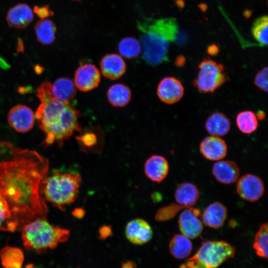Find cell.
<instances>
[{
    "label": "cell",
    "mask_w": 268,
    "mask_h": 268,
    "mask_svg": "<svg viewBox=\"0 0 268 268\" xmlns=\"http://www.w3.org/2000/svg\"><path fill=\"white\" fill-rule=\"evenodd\" d=\"M49 167L48 159L37 152L0 142V195L10 214L3 231L21 230L27 223L46 218L41 185Z\"/></svg>",
    "instance_id": "cell-1"
},
{
    "label": "cell",
    "mask_w": 268,
    "mask_h": 268,
    "mask_svg": "<svg viewBox=\"0 0 268 268\" xmlns=\"http://www.w3.org/2000/svg\"><path fill=\"white\" fill-rule=\"evenodd\" d=\"M51 82H43L37 88L41 103L35 113L40 129L45 135L43 145L48 146L57 142L60 146L76 131H80L79 112L69 103L54 98L51 92Z\"/></svg>",
    "instance_id": "cell-2"
},
{
    "label": "cell",
    "mask_w": 268,
    "mask_h": 268,
    "mask_svg": "<svg viewBox=\"0 0 268 268\" xmlns=\"http://www.w3.org/2000/svg\"><path fill=\"white\" fill-rule=\"evenodd\" d=\"M142 56L148 64L155 66L168 61L169 44L176 39L178 24L173 17H143L137 20Z\"/></svg>",
    "instance_id": "cell-3"
},
{
    "label": "cell",
    "mask_w": 268,
    "mask_h": 268,
    "mask_svg": "<svg viewBox=\"0 0 268 268\" xmlns=\"http://www.w3.org/2000/svg\"><path fill=\"white\" fill-rule=\"evenodd\" d=\"M21 230L25 248L38 254L65 242L70 234L68 229L52 225L45 219H37L27 223Z\"/></svg>",
    "instance_id": "cell-4"
},
{
    "label": "cell",
    "mask_w": 268,
    "mask_h": 268,
    "mask_svg": "<svg viewBox=\"0 0 268 268\" xmlns=\"http://www.w3.org/2000/svg\"><path fill=\"white\" fill-rule=\"evenodd\" d=\"M81 182L78 173L55 170L43 180L42 193L48 201L63 210L77 199Z\"/></svg>",
    "instance_id": "cell-5"
},
{
    "label": "cell",
    "mask_w": 268,
    "mask_h": 268,
    "mask_svg": "<svg viewBox=\"0 0 268 268\" xmlns=\"http://www.w3.org/2000/svg\"><path fill=\"white\" fill-rule=\"evenodd\" d=\"M235 253V248L227 242L205 241L181 268H217L225 260L233 257Z\"/></svg>",
    "instance_id": "cell-6"
},
{
    "label": "cell",
    "mask_w": 268,
    "mask_h": 268,
    "mask_svg": "<svg viewBox=\"0 0 268 268\" xmlns=\"http://www.w3.org/2000/svg\"><path fill=\"white\" fill-rule=\"evenodd\" d=\"M198 67V76L193 83L201 93H213L227 80L223 66L210 59L204 58Z\"/></svg>",
    "instance_id": "cell-7"
},
{
    "label": "cell",
    "mask_w": 268,
    "mask_h": 268,
    "mask_svg": "<svg viewBox=\"0 0 268 268\" xmlns=\"http://www.w3.org/2000/svg\"><path fill=\"white\" fill-rule=\"evenodd\" d=\"M236 190L242 199L247 201L255 202L263 196L265 185L263 180L259 176L247 174L238 180Z\"/></svg>",
    "instance_id": "cell-8"
},
{
    "label": "cell",
    "mask_w": 268,
    "mask_h": 268,
    "mask_svg": "<svg viewBox=\"0 0 268 268\" xmlns=\"http://www.w3.org/2000/svg\"><path fill=\"white\" fill-rule=\"evenodd\" d=\"M201 210L192 207L185 208L178 218V225L182 234L188 238L195 239L202 232L203 225L200 217Z\"/></svg>",
    "instance_id": "cell-9"
},
{
    "label": "cell",
    "mask_w": 268,
    "mask_h": 268,
    "mask_svg": "<svg viewBox=\"0 0 268 268\" xmlns=\"http://www.w3.org/2000/svg\"><path fill=\"white\" fill-rule=\"evenodd\" d=\"M35 119L33 111L29 107L22 104L13 107L7 115L9 125L19 133H26L31 130Z\"/></svg>",
    "instance_id": "cell-10"
},
{
    "label": "cell",
    "mask_w": 268,
    "mask_h": 268,
    "mask_svg": "<svg viewBox=\"0 0 268 268\" xmlns=\"http://www.w3.org/2000/svg\"><path fill=\"white\" fill-rule=\"evenodd\" d=\"M74 85L80 91L87 92L96 88L100 81V73L97 67L90 63L80 65L76 69Z\"/></svg>",
    "instance_id": "cell-11"
},
{
    "label": "cell",
    "mask_w": 268,
    "mask_h": 268,
    "mask_svg": "<svg viewBox=\"0 0 268 268\" xmlns=\"http://www.w3.org/2000/svg\"><path fill=\"white\" fill-rule=\"evenodd\" d=\"M157 94L163 102L173 104L182 98L184 94V87L178 79L172 76L166 77L159 83Z\"/></svg>",
    "instance_id": "cell-12"
},
{
    "label": "cell",
    "mask_w": 268,
    "mask_h": 268,
    "mask_svg": "<svg viewBox=\"0 0 268 268\" xmlns=\"http://www.w3.org/2000/svg\"><path fill=\"white\" fill-rule=\"evenodd\" d=\"M127 239L135 245H142L149 242L153 235L152 229L145 220L136 218L129 221L125 228Z\"/></svg>",
    "instance_id": "cell-13"
},
{
    "label": "cell",
    "mask_w": 268,
    "mask_h": 268,
    "mask_svg": "<svg viewBox=\"0 0 268 268\" xmlns=\"http://www.w3.org/2000/svg\"><path fill=\"white\" fill-rule=\"evenodd\" d=\"M200 151L206 159L217 161L225 157L227 153V146L225 141L220 137L210 135L201 140L200 144Z\"/></svg>",
    "instance_id": "cell-14"
},
{
    "label": "cell",
    "mask_w": 268,
    "mask_h": 268,
    "mask_svg": "<svg viewBox=\"0 0 268 268\" xmlns=\"http://www.w3.org/2000/svg\"><path fill=\"white\" fill-rule=\"evenodd\" d=\"M212 173L218 182L228 185L238 180L240 175V169L233 161L220 160L213 164Z\"/></svg>",
    "instance_id": "cell-15"
},
{
    "label": "cell",
    "mask_w": 268,
    "mask_h": 268,
    "mask_svg": "<svg viewBox=\"0 0 268 268\" xmlns=\"http://www.w3.org/2000/svg\"><path fill=\"white\" fill-rule=\"evenodd\" d=\"M169 170L168 162L161 155H152L147 159L144 164V173L146 176L154 182H162L168 175Z\"/></svg>",
    "instance_id": "cell-16"
},
{
    "label": "cell",
    "mask_w": 268,
    "mask_h": 268,
    "mask_svg": "<svg viewBox=\"0 0 268 268\" xmlns=\"http://www.w3.org/2000/svg\"><path fill=\"white\" fill-rule=\"evenodd\" d=\"M33 18L31 7L23 3H18L9 8L6 17L8 24L16 29L25 28L32 21Z\"/></svg>",
    "instance_id": "cell-17"
},
{
    "label": "cell",
    "mask_w": 268,
    "mask_h": 268,
    "mask_svg": "<svg viewBox=\"0 0 268 268\" xmlns=\"http://www.w3.org/2000/svg\"><path fill=\"white\" fill-rule=\"evenodd\" d=\"M100 66L104 76L111 80H116L121 77L126 69L124 60L116 54L104 56L100 61Z\"/></svg>",
    "instance_id": "cell-18"
},
{
    "label": "cell",
    "mask_w": 268,
    "mask_h": 268,
    "mask_svg": "<svg viewBox=\"0 0 268 268\" xmlns=\"http://www.w3.org/2000/svg\"><path fill=\"white\" fill-rule=\"evenodd\" d=\"M227 209L221 202L215 201L209 204L201 214V220L206 226L214 229L221 227L226 219Z\"/></svg>",
    "instance_id": "cell-19"
},
{
    "label": "cell",
    "mask_w": 268,
    "mask_h": 268,
    "mask_svg": "<svg viewBox=\"0 0 268 268\" xmlns=\"http://www.w3.org/2000/svg\"><path fill=\"white\" fill-rule=\"evenodd\" d=\"M174 196L177 203L185 208L192 207L197 202L200 192L195 184L190 182H183L178 186Z\"/></svg>",
    "instance_id": "cell-20"
},
{
    "label": "cell",
    "mask_w": 268,
    "mask_h": 268,
    "mask_svg": "<svg viewBox=\"0 0 268 268\" xmlns=\"http://www.w3.org/2000/svg\"><path fill=\"white\" fill-rule=\"evenodd\" d=\"M51 92L52 96L56 99L69 103L75 96L76 89L71 79L61 77L51 83Z\"/></svg>",
    "instance_id": "cell-21"
},
{
    "label": "cell",
    "mask_w": 268,
    "mask_h": 268,
    "mask_svg": "<svg viewBox=\"0 0 268 268\" xmlns=\"http://www.w3.org/2000/svg\"><path fill=\"white\" fill-rule=\"evenodd\" d=\"M205 129L211 135L221 136L226 134L230 129V122L223 113L216 112L212 113L207 119Z\"/></svg>",
    "instance_id": "cell-22"
},
{
    "label": "cell",
    "mask_w": 268,
    "mask_h": 268,
    "mask_svg": "<svg viewBox=\"0 0 268 268\" xmlns=\"http://www.w3.org/2000/svg\"><path fill=\"white\" fill-rule=\"evenodd\" d=\"M109 103L114 107H122L128 104L131 99V91L126 85L122 83L112 85L107 91Z\"/></svg>",
    "instance_id": "cell-23"
},
{
    "label": "cell",
    "mask_w": 268,
    "mask_h": 268,
    "mask_svg": "<svg viewBox=\"0 0 268 268\" xmlns=\"http://www.w3.org/2000/svg\"><path fill=\"white\" fill-rule=\"evenodd\" d=\"M56 26L52 20L43 19L37 21L35 32L37 40L44 45H49L55 40Z\"/></svg>",
    "instance_id": "cell-24"
},
{
    "label": "cell",
    "mask_w": 268,
    "mask_h": 268,
    "mask_svg": "<svg viewBox=\"0 0 268 268\" xmlns=\"http://www.w3.org/2000/svg\"><path fill=\"white\" fill-rule=\"evenodd\" d=\"M189 238L183 234H176L169 243L170 252L175 258L182 259L187 257L192 250Z\"/></svg>",
    "instance_id": "cell-25"
},
{
    "label": "cell",
    "mask_w": 268,
    "mask_h": 268,
    "mask_svg": "<svg viewBox=\"0 0 268 268\" xmlns=\"http://www.w3.org/2000/svg\"><path fill=\"white\" fill-rule=\"evenodd\" d=\"M0 257L4 268H21L24 260L22 251L19 248L5 246L0 252Z\"/></svg>",
    "instance_id": "cell-26"
},
{
    "label": "cell",
    "mask_w": 268,
    "mask_h": 268,
    "mask_svg": "<svg viewBox=\"0 0 268 268\" xmlns=\"http://www.w3.org/2000/svg\"><path fill=\"white\" fill-rule=\"evenodd\" d=\"M236 125L242 133L251 134L255 132L258 127V122L255 114L251 111H244L238 114Z\"/></svg>",
    "instance_id": "cell-27"
},
{
    "label": "cell",
    "mask_w": 268,
    "mask_h": 268,
    "mask_svg": "<svg viewBox=\"0 0 268 268\" xmlns=\"http://www.w3.org/2000/svg\"><path fill=\"white\" fill-rule=\"evenodd\" d=\"M118 50L121 56L128 59L137 58L141 52L140 42L136 38L127 37L119 43Z\"/></svg>",
    "instance_id": "cell-28"
},
{
    "label": "cell",
    "mask_w": 268,
    "mask_h": 268,
    "mask_svg": "<svg viewBox=\"0 0 268 268\" xmlns=\"http://www.w3.org/2000/svg\"><path fill=\"white\" fill-rule=\"evenodd\" d=\"M268 223L262 224L256 234L253 248L256 254L263 258H268Z\"/></svg>",
    "instance_id": "cell-29"
},
{
    "label": "cell",
    "mask_w": 268,
    "mask_h": 268,
    "mask_svg": "<svg viewBox=\"0 0 268 268\" xmlns=\"http://www.w3.org/2000/svg\"><path fill=\"white\" fill-rule=\"evenodd\" d=\"M268 18L263 16L255 20L252 27V34L261 46L268 44Z\"/></svg>",
    "instance_id": "cell-30"
},
{
    "label": "cell",
    "mask_w": 268,
    "mask_h": 268,
    "mask_svg": "<svg viewBox=\"0 0 268 268\" xmlns=\"http://www.w3.org/2000/svg\"><path fill=\"white\" fill-rule=\"evenodd\" d=\"M98 131L94 129H86L81 131L76 137L80 146L84 150H93L97 146L99 137Z\"/></svg>",
    "instance_id": "cell-31"
},
{
    "label": "cell",
    "mask_w": 268,
    "mask_h": 268,
    "mask_svg": "<svg viewBox=\"0 0 268 268\" xmlns=\"http://www.w3.org/2000/svg\"><path fill=\"white\" fill-rule=\"evenodd\" d=\"M182 209L184 208L177 203H171L159 209L155 215V219L158 221L168 220L173 218Z\"/></svg>",
    "instance_id": "cell-32"
},
{
    "label": "cell",
    "mask_w": 268,
    "mask_h": 268,
    "mask_svg": "<svg viewBox=\"0 0 268 268\" xmlns=\"http://www.w3.org/2000/svg\"><path fill=\"white\" fill-rule=\"evenodd\" d=\"M268 67H266L258 72L254 78L256 86L265 92H267L268 88Z\"/></svg>",
    "instance_id": "cell-33"
},
{
    "label": "cell",
    "mask_w": 268,
    "mask_h": 268,
    "mask_svg": "<svg viewBox=\"0 0 268 268\" xmlns=\"http://www.w3.org/2000/svg\"><path fill=\"white\" fill-rule=\"evenodd\" d=\"M10 217L8 205L0 195V230H3L4 228Z\"/></svg>",
    "instance_id": "cell-34"
},
{
    "label": "cell",
    "mask_w": 268,
    "mask_h": 268,
    "mask_svg": "<svg viewBox=\"0 0 268 268\" xmlns=\"http://www.w3.org/2000/svg\"><path fill=\"white\" fill-rule=\"evenodd\" d=\"M34 12L41 19L52 16L54 15V12L47 5L42 6H35L34 7Z\"/></svg>",
    "instance_id": "cell-35"
},
{
    "label": "cell",
    "mask_w": 268,
    "mask_h": 268,
    "mask_svg": "<svg viewBox=\"0 0 268 268\" xmlns=\"http://www.w3.org/2000/svg\"><path fill=\"white\" fill-rule=\"evenodd\" d=\"M99 238L104 240L112 235L113 232L110 226L103 225L100 227L98 231Z\"/></svg>",
    "instance_id": "cell-36"
},
{
    "label": "cell",
    "mask_w": 268,
    "mask_h": 268,
    "mask_svg": "<svg viewBox=\"0 0 268 268\" xmlns=\"http://www.w3.org/2000/svg\"><path fill=\"white\" fill-rule=\"evenodd\" d=\"M72 214L75 218L81 219L84 216L85 211L82 207H76L73 210Z\"/></svg>",
    "instance_id": "cell-37"
},
{
    "label": "cell",
    "mask_w": 268,
    "mask_h": 268,
    "mask_svg": "<svg viewBox=\"0 0 268 268\" xmlns=\"http://www.w3.org/2000/svg\"><path fill=\"white\" fill-rule=\"evenodd\" d=\"M219 52V48L215 44H211L207 48V54L212 56H216Z\"/></svg>",
    "instance_id": "cell-38"
},
{
    "label": "cell",
    "mask_w": 268,
    "mask_h": 268,
    "mask_svg": "<svg viewBox=\"0 0 268 268\" xmlns=\"http://www.w3.org/2000/svg\"><path fill=\"white\" fill-rule=\"evenodd\" d=\"M186 62V59L182 55L178 56L175 60V64L177 67H181L183 66Z\"/></svg>",
    "instance_id": "cell-39"
},
{
    "label": "cell",
    "mask_w": 268,
    "mask_h": 268,
    "mask_svg": "<svg viewBox=\"0 0 268 268\" xmlns=\"http://www.w3.org/2000/svg\"><path fill=\"white\" fill-rule=\"evenodd\" d=\"M134 266L133 263L128 262L123 264L122 268H134Z\"/></svg>",
    "instance_id": "cell-40"
},
{
    "label": "cell",
    "mask_w": 268,
    "mask_h": 268,
    "mask_svg": "<svg viewBox=\"0 0 268 268\" xmlns=\"http://www.w3.org/2000/svg\"><path fill=\"white\" fill-rule=\"evenodd\" d=\"M256 116L257 117V119H259L260 120L264 119L266 116L265 113H264V112L262 111H259L257 113V115H256Z\"/></svg>",
    "instance_id": "cell-41"
},
{
    "label": "cell",
    "mask_w": 268,
    "mask_h": 268,
    "mask_svg": "<svg viewBox=\"0 0 268 268\" xmlns=\"http://www.w3.org/2000/svg\"><path fill=\"white\" fill-rule=\"evenodd\" d=\"M176 3L179 8H183L185 6V2L183 0H177Z\"/></svg>",
    "instance_id": "cell-42"
},
{
    "label": "cell",
    "mask_w": 268,
    "mask_h": 268,
    "mask_svg": "<svg viewBox=\"0 0 268 268\" xmlns=\"http://www.w3.org/2000/svg\"><path fill=\"white\" fill-rule=\"evenodd\" d=\"M199 7L200 8V9L203 11L205 12L206 10L207 9V5L204 3H201L200 5H199Z\"/></svg>",
    "instance_id": "cell-43"
},
{
    "label": "cell",
    "mask_w": 268,
    "mask_h": 268,
    "mask_svg": "<svg viewBox=\"0 0 268 268\" xmlns=\"http://www.w3.org/2000/svg\"><path fill=\"white\" fill-rule=\"evenodd\" d=\"M252 14V11L250 10H246L244 12V15L246 18H249Z\"/></svg>",
    "instance_id": "cell-44"
},
{
    "label": "cell",
    "mask_w": 268,
    "mask_h": 268,
    "mask_svg": "<svg viewBox=\"0 0 268 268\" xmlns=\"http://www.w3.org/2000/svg\"><path fill=\"white\" fill-rule=\"evenodd\" d=\"M73 0V1H80V0Z\"/></svg>",
    "instance_id": "cell-45"
}]
</instances>
